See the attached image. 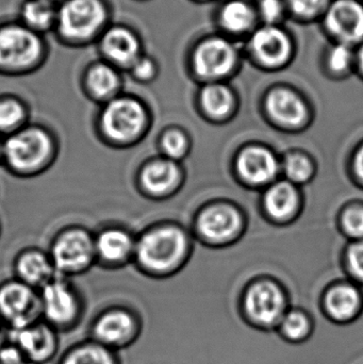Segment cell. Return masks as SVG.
<instances>
[{
    "mask_svg": "<svg viewBox=\"0 0 363 364\" xmlns=\"http://www.w3.org/2000/svg\"><path fill=\"white\" fill-rule=\"evenodd\" d=\"M59 153V140L53 132L42 124L29 123L4 139L2 166L17 178H36L50 170Z\"/></svg>",
    "mask_w": 363,
    "mask_h": 364,
    "instance_id": "1",
    "label": "cell"
},
{
    "mask_svg": "<svg viewBox=\"0 0 363 364\" xmlns=\"http://www.w3.org/2000/svg\"><path fill=\"white\" fill-rule=\"evenodd\" d=\"M147 122L148 115L144 104L136 96L123 93L99 106L96 134L106 146L125 149L142 138Z\"/></svg>",
    "mask_w": 363,
    "mask_h": 364,
    "instance_id": "2",
    "label": "cell"
},
{
    "mask_svg": "<svg viewBox=\"0 0 363 364\" xmlns=\"http://www.w3.org/2000/svg\"><path fill=\"white\" fill-rule=\"evenodd\" d=\"M192 74L206 83L222 82L238 72L245 59L242 43L219 32L196 38L187 53Z\"/></svg>",
    "mask_w": 363,
    "mask_h": 364,
    "instance_id": "3",
    "label": "cell"
},
{
    "mask_svg": "<svg viewBox=\"0 0 363 364\" xmlns=\"http://www.w3.org/2000/svg\"><path fill=\"white\" fill-rule=\"evenodd\" d=\"M109 21L110 9L104 0H62L55 31L64 44L85 46L98 41Z\"/></svg>",
    "mask_w": 363,
    "mask_h": 364,
    "instance_id": "4",
    "label": "cell"
},
{
    "mask_svg": "<svg viewBox=\"0 0 363 364\" xmlns=\"http://www.w3.org/2000/svg\"><path fill=\"white\" fill-rule=\"evenodd\" d=\"M42 34L18 23L0 26V74L23 76L38 70L46 59Z\"/></svg>",
    "mask_w": 363,
    "mask_h": 364,
    "instance_id": "5",
    "label": "cell"
},
{
    "mask_svg": "<svg viewBox=\"0 0 363 364\" xmlns=\"http://www.w3.org/2000/svg\"><path fill=\"white\" fill-rule=\"evenodd\" d=\"M47 252L58 275L70 279L97 264L94 233L81 225H70L58 231Z\"/></svg>",
    "mask_w": 363,
    "mask_h": 364,
    "instance_id": "6",
    "label": "cell"
},
{
    "mask_svg": "<svg viewBox=\"0 0 363 364\" xmlns=\"http://www.w3.org/2000/svg\"><path fill=\"white\" fill-rule=\"evenodd\" d=\"M245 59L269 72L283 70L296 59L298 45L285 25H259L242 43Z\"/></svg>",
    "mask_w": 363,
    "mask_h": 364,
    "instance_id": "7",
    "label": "cell"
},
{
    "mask_svg": "<svg viewBox=\"0 0 363 364\" xmlns=\"http://www.w3.org/2000/svg\"><path fill=\"white\" fill-rule=\"evenodd\" d=\"M42 320L59 333H70L85 314L82 294L70 278L55 276L40 290Z\"/></svg>",
    "mask_w": 363,
    "mask_h": 364,
    "instance_id": "8",
    "label": "cell"
},
{
    "mask_svg": "<svg viewBox=\"0 0 363 364\" xmlns=\"http://www.w3.org/2000/svg\"><path fill=\"white\" fill-rule=\"evenodd\" d=\"M140 314L125 305H109L97 312L87 327V338L119 353L134 346L142 335Z\"/></svg>",
    "mask_w": 363,
    "mask_h": 364,
    "instance_id": "9",
    "label": "cell"
},
{
    "mask_svg": "<svg viewBox=\"0 0 363 364\" xmlns=\"http://www.w3.org/2000/svg\"><path fill=\"white\" fill-rule=\"evenodd\" d=\"M288 299L281 287L260 282L247 289L241 301L240 314L245 324L262 333L276 331L289 310Z\"/></svg>",
    "mask_w": 363,
    "mask_h": 364,
    "instance_id": "10",
    "label": "cell"
},
{
    "mask_svg": "<svg viewBox=\"0 0 363 364\" xmlns=\"http://www.w3.org/2000/svg\"><path fill=\"white\" fill-rule=\"evenodd\" d=\"M185 237L173 227H161L143 233L136 239L134 260L144 271L162 273L178 263L185 254Z\"/></svg>",
    "mask_w": 363,
    "mask_h": 364,
    "instance_id": "11",
    "label": "cell"
},
{
    "mask_svg": "<svg viewBox=\"0 0 363 364\" xmlns=\"http://www.w3.org/2000/svg\"><path fill=\"white\" fill-rule=\"evenodd\" d=\"M0 318L6 331L23 328L42 320L40 291L14 277L2 282Z\"/></svg>",
    "mask_w": 363,
    "mask_h": 364,
    "instance_id": "12",
    "label": "cell"
},
{
    "mask_svg": "<svg viewBox=\"0 0 363 364\" xmlns=\"http://www.w3.org/2000/svg\"><path fill=\"white\" fill-rule=\"evenodd\" d=\"M319 23L330 43L356 48L363 43V4L359 0H332Z\"/></svg>",
    "mask_w": 363,
    "mask_h": 364,
    "instance_id": "13",
    "label": "cell"
},
{
    "mask_svg": "<svg viewBox=\"0 0 363 364\" xmlns=\"http://www.w3.org/2000/svg\"><path fill=\"white\" fill-rule=\"evenodd\" d=\"M59 335L40 320L23 328L9 329L6 340L19 348L28 364H47L59 353Z\"/></svg>",
    "mask_w": 363,
    "mask_h": 364,
    "instance_id": "14",
    "label": "cell"
},
{
    "mask_svg": "<svg viewBox=\"0 0 363 364\" xmlns=\"http://www.w3.org/2000/svg\"><path fill=\"white\" fill-rule=\"evenodd\" d=\"M102 60L126 72L145 53L142 38L134 28L110 25L98 38Z\"/></svg>",
    "mask_w": 363,
    "mask_h": 364,
    "instance_id": "15",
    "label": "cell"
},
{
    "mask_svg": "<svg viewBox=\"0 0 363 364\" xmlns=\"http://www.w3.org/2000/svg\"><path fill=\"white\" fill-rule=\"evenodd\" d=\"M215 31L243 43L260 25L255 0H221L215 12Z\"/></svg>",
    "mask_w": 363,
    "mask_h": 364,
    "instance_id": "16",
    "label": "cell"
},
{
    "mask_svg": "<svg viewBox=\"0 0 363 364\" xmlns=\"http://www.w3.org/2000/svg\"><path fill=\"white\" fill-rule=\"evenodd\" d=\"M96 265L119 269L134 260L136 239L119 225H108L94 233Z\"/></svg>",
    "mask_w": 363,
    "mask_h": 364,
    "instance_id": "17",
    "label": "cell"
},
{
    "mask_svg": "<svg viewBox=\"0 0 363 364\" xmlns=\"http://www.w3.org/2000/svg\"><path fill=\"white\" fill-rule=\"evenodd\" d=\"M121 73L104 60L91 62L81 76V89L85 97L102 106L123 94Z\"/></svg>",
    "mask_w": 363,
    "mask_h": 364,
    "instance_id": "18",
    "label": "cell"
},
{
    "mask_svg": "<svg viewBox=\"0 0 363 364\" xmlns=\"http://www.w3.org/2000/svg\"><path fill=\"white\" fill-rule=\"evenodd\" d=\"M321 307L330 322L353 324L363 314V294L354 284H337L324 294Z\"/></svg>",
    "mask_w": 363,
    "mask_h": 364,
    "instance_id": "19",
    "label": "cell"
},
{
    "mask_svg": "<svg viewBox=\"0 0 363 364\" xmlns=\"http://www.w3.org/2000/svg\"><path fill=\"white\" fill-rule=\"evenodd\" d=\"M13 277L40 291L58 276L47 250L38 247L21 250L13 261Z\"/></svg>",
    "mask_w": 363,
    "mask_h": 364,
    "instance_id": "20",
    "label": "cell"
},
{
    "mask_svg": "<svg viewBox=\"0 0 363 364\" xmlns=\"http://www.w3.org/2000/svg\"><path fill=\"white\" fill-rule=\"evenodd\" d=\"M266 109L279 123L298 125L306 117L307 110L302 98L289 87H275L266 100Z\"/></svg>",
    "mask_w": 363,
    "mask_h": 364,
    "instance_id": "21",
    "label": "cell"
},
{
    "mask_svg": "<svg viewBox=\"0 0 363 364\" xmlns=\"http://www.w3.org/2000/svg\"><path fill=\"white\" fill-rule=\"evenodd\" d=\"M57 364H121V359L119 353L87 338L66 348Z\"/></svg>",
    "mask_w": 363,
    "mask_h": 364,
    "instance_id": "22",
    "label": "cell"
},
{
    "mask_svg": "<svg viewBox=\"0 0 363 364\" xmlns=\"http://www.w3.org/2000/svg\"><path fill=\"white\" fill-rule=\"evenodd\" d=\"M238 168L245 181L261 184L275 176L278 166L274 156L266 149H249L241 154Z\"/></svg>",
    "mask_w": 363,
    "mask_h": 364,
    "instance_id": "23",
    "label": "cell"
},
{
    "mask_svg": "<svg viewBox=\"0 0 363 364\" xmlns=\"http://www.w3.org/2000/svg\"><path fill=\"white\" fill-rule=\"evenodd\" d=\"M198 224L205 237L213 241H224L238 230L240 218L232 208L215 207L202 213Z\"/></svg>",
    "mask_w": 363,
    "mask_h": 364,
    "instance_id": "24",
    "label": "cell"
},
{
    "mask_svg": "<svg viewBox=\"0 0 363 364\" xmlns=\"http://www.w3.org/2000/svg\"><path fill=\"white\" fill-rule=\"evenodd\" d=\"M178 176V168L174 164L156 160L143 166L139 174V183L145 193L161 195L174 188Z\"/></svg>",
    "mask_w": 363,
    "mask_h": 364,
    "instance_id": "25",
    "label": "cell"
},
{
    "mask_svg": "<svg viewBox=\"0 0 363 364\" xmlns=\"http://www.w3.org/2000/svg\"><path fill=\"white\" fill-rule=\"evenodd\" d=\"M58 4L47 0H25L19 11V21L38 34L55 30Z\"/></svg>",
    "mask_w": 363,
    "mask_h": 364,
    "instance_id": "26",
    "label": "cell"
},
{
    "mask_svg": "<svg viewBox=\"0 0 363 364\" xmlns=\"http://www.w3.org/2000/svg\"><path fill=\"white\" fill-rule=\"evenodd\" d=\"M315 331V323L313 316L303 309L294 308L288 310L277 327L279 337L292 346L306 343L311 339Z\"/></svg>",
    "mask_w": 363,
    "mask_h": 364,
    "instance_id": "27",
    "label": "cell"
},
{
    "mask_svg": "<svg viewBox=\"0 0 363 364\" xmlns=\"http://www.w3.org/2000/svg\"><path fill=\"white\" fill-rule=\"evenodd\" d=\"M30 123L27 102L14 94L0 95V138L12 136Z\"/></svg>",
    "mask_w": 363,
    "mask_h": 364,
    "instance_id": "28",
    "label": "cell"
},
{
    "mask_svg": "<svg viewBox=\"0 0 363 364\" xmlns=\"http://www.w3.org/2000/svg\"><path fill=\"white\" fill-rule=\"evenodd\" d=\"M322 65L332 76H345L356 68V48L330 42L322 53Z\"/></svg>",
    "mask_w": 363,
    "mask_h": 364,
    "instance_id": "29",
    "label": "cell"
},
{
    "mask_svg": "<svg viewBox=\"0 0 363 364\" xmlns=\"http://www.w3.org/2000/svg\"><path fill=\"white\" fill-rule=\"evenodd\" d=\"M200 100L206 112L217 117L227 114L234 104L232 90L223 82L206 83Z\"/></svg>",
    "mask_w": 363,
    "mask_h": 364,
    "instance_id": "30",
    "label": "cell"
},
{
    "mask_svg": "<svg viewBox=\"0 0 363 364\" xmlns=\"http://www.w3.org/2000/svg\"><path fill=\"white\" fill-rule=\"evenodd\" d=\"M298 194L291 184L281 182L270 188L266 196L269 213L276 218L291 215L298 205Z\"/></svg>",
    "mask_w": 363,
    "mask_h": 364,
    "instance_id": "31",
    "label": "cell"
},
{
    "mask_svg": "<svg viewBox=\"0 0 363 364\" xmlns=\"http://www.w3.org/2000/svg\"><path fill=\"white\" fill-rule=\"evenodd\" d=\"M332 0H285L289 18L300 25L320 23Z\"/></svg>",
    "mask_w": 363,
    "mask_h": 364,
    "instance_id": "32",
    "label": "cell"
},
{
    "mask_svg": "<svg viewBox=\"0 0 363 364\" xmlns=\"http://www.w3.org/2000/svg\"><path fill=\"white\" fill-rule=\"evenodd\" d=\"M260 25L281 26L289 18L285 0H255Z\"/></svg>",
    "mask_w": 363,
    "mask_h": 364,
    "instance_id": "33",
    "label": "cell"
},
{
    "mask_svg": "<svg viewBox=\"0 0 363 364\" xmlns=\"http://www.w3.org/2000/svg\"><path fill=\"white\" fill-rule=\"evenodd\" d=\"M159 73V65L155 58L144 53L127 70L134 82L149 83L155 80Z\"/></svg>",
    "mask_w": 363,
    "mask_h": 364,
    "instance_id": "34",
    "label": "cell"
},
{
    "mask_svg": "<svg viewBox=\"0 0 363 364\" xmlns=\"http://www.w3.org/2000/svg\"><path fill=\"white\" fill-rule=\"evenodd\" d=\"M311 170L313 168H311L310 162L302 156H292L286 161V174L291 181L296 182L306 181L310 176Z\"/></svg>",
    "mask_w": 363,
    "mask_h": 364,
    "instance_id": "35",
    "label": "cell"
},
{
    "mask_svg": "<svg viewBox=\"0 0 363 364\" xmlns=\"http://www.w3.org/2000/svg\"><path fill=\"white\" fill-rule=\"evenodd\" d=\"M162 149L168 157L177 158L183 155L187 147L185 136L178 132H170L164 134L161 141Z\"/></svg>",
    "mask_w": 363,
    "mask_h": 364,
    "instance_id": "36",
    "label": "cell"
},
{
    "mask_svg": "<svg viewBox=\"0 0 363 364\" xmlns=\"http://www.w3.org/2000/svg\"><path fill=\"white\" fill-rule=\"evenodd\" d=\"M343 225L352 237L363 239V208L356 207L347 210L343 216Z\"/></svg>",
    "mask_w": 363,
    "mask_h": 364,
    "instance_id": "37",
    "label": "cell"
},
{
    "mask_svg": "<svg viewBox=\"0 0 363 364\" xmlns=\"http://www.w3.org/2000/svg\"><path fill=\"white\" fill-rule=\"evenodd\" d=\"M350 271L356 279L363 282V241L354 244L347 254Z\"/></svg>",
    "mask_w": 363,
    "mask_h": 364,
    "instance_id": "38",
    "label": "cell"
},
{
    "mask_svg": "<svg viewBox=\"0 0 363 364\" xmlns=\"http://www.w3.org/2000/svg\"><path fill=\"white\" fill-rule=\"evenodd\" d=\"M0 364H28L19 348L9 341L0 346Z\"/></svg>",
    "mask_w": 363,
    "mask_h": 364,
    "instance_id": "39",
    "label": "cell"
},
{
    "mask_svg": "<svg viewBox=\"0 0 363 364\" xmlns=\"http://www.w3.org/2000/svg\"><path fill=\"white\" fill-rule=\"evenodd\" d=\"M355 171L356 174L359 177L360 181L363 182V146L358 151L355 158Z\"/></svg>",
    "mask_w": 363,
    "mask_h": 364,
    "instance_id": "40",
    "label": "cell"
},
{
    "mask_svg": "<svg viewBox=\"0 0 363 364\" xmlns=\"http://www.w3.org/2000/svg\"><path fill=\"white\" fill-rule=\"evenodd\" d=\"M356 68L363 74V43L356 48Z\"/></svg>",
    "mask_w": 363,
    "mask_h": 364,
    "instance_id": "41",
    "label": "cell"
},
{
    "mask_svg": "<svg viewBox=\"0 0 363 364\" xmlns=\"http://www.w3.org/2000/svg\"><path fill=\"white\" fill-rule=\"evenodd\" d=\"M191 2H194L196 4H212V2L221 1V0H190Z\"/></svg>",
    "mask_w": 363,
    "mask_h": 364,
    "instance_id": "42",
    "label": "cell"
},
{
    "mask_svg": "<svg viewBox=\"0 0 363 364\" xmlns=\"http://www.w3.org/2000/svg\"><path fill=\"white\" fill-rule=\"evenodd\" d=\"M4 164V139L0 138V166Z\"/></svg>",
    "mask_w": 363,
    "mask_h": 364,
    "instance_id": "43",
    "label": "cell"
},
{
    "mask_svg": "<svg viewBox=\"0 0 363 364\" xmlns=\"http://www.w3.org/2000/svg\"><path fill=\"white\" fill-rule=\"evenodd\" d=\"M47 1L53 2V4H59L60 2L62 1V0H47Z\"/></svg>",
    "mask_w": 363,
    "mask_h": 364,
    "instance_id": "44",
    "label": "cell"
},
{
    "mask_svg": "<svg viewBox=\"0 0 363 364\" xmlns=\"http://www.w3.org/2000/svg\"><path fill=\"white\" fill-rule=\"evenodd\" d=\"M4 328V323H2L1 318H0V333H1V331Z\"/></svg>",
    "mask_w": 363,
    "mask_h": 364,
    "instance_id": "45",
    "label": "cell"
},
{
    "mask_svg": "<svg viewBox=\"0 0 363 364\" xmlns=\"http://www.w3.org/2000/svg\"><path fill=\"white\" fill-rule=\"evenodd\" d=\"M0 237H1V224H0Z\"/></svg>",
    "mask_w": 363,
    "mask_h": 364,
    "instance_id": "46",
    "label": "cell"
},
{
    "mask_svg": "<svg viewBox=\"0 0 363 364\" xmlns=\"http://www.w3.org/2000/svg\"><path fill=\"white\" fill-rule=\"evenodd\" d=\"M140 1H144V0H140Z\"/></svg>",
    "mask_w": 363,
    "mask_h": 364,
    "instance_id": "47",
    "label": "cell"
}]
</instances>
